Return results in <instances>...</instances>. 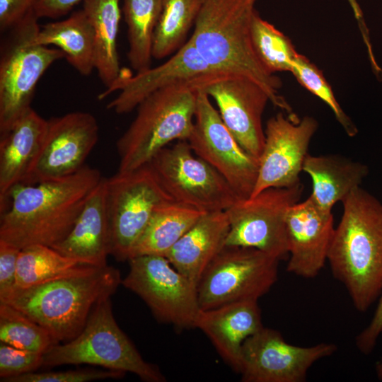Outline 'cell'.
<instances>
[{
  "instance_id": "12",
  "label": "cell",
  "mask_w": 382,
  "mask_h": 382,
  "mask_svg": "<svg viewBox=\"0 0 382 382\" xmlns=\"http://www.w3.org/2000/svg\"><path fill=\"white\" fill-rule=\"evenodd\" d=\"M303 185L270 187L241 199L226 210L229 230L225 246L258 249L279 260L288 256L286 218L289 208L300 201Z\"/></svg>"
},
{
  "instance_id": "24",
  "label": "cell",
  "mask_w": 382,
  "mask_h": 382,
  "mask_svg": "<svg viewBox=\"0 0 382 382\" xmlns=\"http://www.w3.org/2000/svg\"><path fill=\"white\" fill-rule=\"evenodd\" d=\"M303 171L312 180L310 197L327 211H332L337 202H342L354 190L360 187L369 174L366 165L338 154H308Z\"/></svg>"
},
{
  "instance_id": "1",
  "label": "cell",
  "mask_w": 382,
  "mask_h": 382,
  "mask_svg": "<svg viewBox=\"0 0 382 382\" xmlns=\"http://www.w3.org/2000/svg\"><path fill=\"white\" fill-rule=\"evenodd\" d=\"M103 176L85 165L77 172L35 184H20L0 209V240L19 249L62 241Z\"/></svg>"
},
{
  "instance_id": "32",
  "label": "cell",
  "mask_w": 382,
  "mask_h": 382,
  "mask_svg": "<svg viewBox=\"0 0 382 382\" xmlns=\"http://www.w3.org/2000/svg\"><path fill=\"white\" fill-rule=\"evenodd\" d=\"M0 342L45 354L57 344L50 332L12 306L0 303Z\"/></svg>"
},
{
  "instance_id": "5",
  "label": "cell",
  "mask_w": 382,
  "mask_h": 382,
  "mask_svg": "<svg viewBox=\"0 0 382 382\" xmlns=\"http://www.w3.org/2000/svg\"><path fill=\"white\" fill-rule=\"evenodd\" d=\"M197 90L196 84L172 85L139 104L134 119L116 142L118 171L148 164L171 142L187 140L194 127Z\"/></svg>"
},
{
  "instance_id": "8",
  "label": "cell",
  "mask_w": 382,
  "mask_h": 382,
  "mask_svg": "<svg viewBox=\"0 0 382 382\" xmlns=\"http://www.w3.org/2000/svg\"><path fill=\"white\" fill-rule=\"evenodd\" d=\"M105 182L110 255L118 261L129 260L155 210L174 200L149 163L129 171L117 170Z\"/></svg>"
},
{
  "instance_id": "17",
  "label": "cell",
  "mask_w": 382,
  "mask_h": 382,
  "mask_svg": "<svg viewBox=\"0 0 382 382\" xmlns=\"http://www.w3.org/2000/svg\"><path fill=\"white\" fill-rule=\"evenodd\" d=\"M225 76L215 71L187 40L168 60L159 66L132 75L122 69L110 88L98 95L103 100L115 91L117 96L107 104L117 114H126L155 91L179 83H192L198 88L207 81Z\"/></svg>"
},
{
  "instance_id": "2",
  "label": "cell",
  "mask_w": 382,
  "mask_h": 382,
  "mask_svg": "<svg viewBox=\"0 0 382 382\" xmlns=\"http://www.w3.org/2000/svg\"><path fill=\"white\" fill-rule=\"evenodd\" d=\"M342 203L328 262L354 308L364 313L382 288V202L360 186Z\"/></svg>"
},
{
  "instance_id": "28",
  "label": "cell",
  "mask_w": 382,
  "mask_h": 382,
  "mask_svg": "<svg viewBox=\"0 0 382 382\" xmlns=\"http://www.w3.org/2000/svg\"><path fill=\"white\" fill-rule=\"evenodd\" d=\"M162 7L163 0H123L129 42L127 57L137 73L151 67L154 35Z\"/></svg>"
},
{
  "instance_id": "11",
  "label": "cell",
  "mask_w": 382,
  "mask_h": 382,
  "mask_svg": "<svg viewBox=\"0 0 382 382\" xmlns=\"http://www.w3.org/2000/svg\"><path fill=\"white\" fill-rule=\"evenodd\" d=\"M121 284L139 296L154 316L179 328H195L201 311L197 284L162 255H144L129 260Z\"/></svg>"
},
{
  "instance_id": "41",
  "label": "cell",
  "mask_w": 382,
  "mask_h": 382,
  "mask_svg": "<svg viewBox=\"0 0 382 382\" xmlns=\"http://www.w3.org/2000/svg\"><path fill=\"white\" fill-rule=\"evenodd\" d=\"M376 372L378 378L382 381V361L377 363L376 366Z\"/></svg>"
},
{
  "instance_id": "33",
  "label": "cell",
  "mask_w": 382,
  "mask_h": 382,
  "mask_svg": "<svg viewBox=\"0 0 382 382\" xmlns=\"http://www.w3.org/2000/svg\"><path fill=\"white\" fill-rule=\"evenodd\" d=\"M291 73L302 86L331 109L348 136L354 137L357 134L356 126L342 109L322 71L315 64L298 53L292 62Z\"/></svg>"
},
{
  "instance_id": "16",
  "label": "cell",
  "mask_w": 382,
  "mask_h": 382,
  "mask_svg": "<svg viewBox=\"0 0 382 382\" xmlns=\"http://www.w3.org/2000/svg\"><path fill=\"white\" fill-rule=\"evenodd\" d=\"M318 123L315 118L278 112L265 129V143L258 158L257 181L250 196L270 187H291L300 182V173Z\"/></svg>"
},
{
  "instance_id": "4",
  "label": "cell",
  "mask_w": 382,
  "mask_h": 382,
  "mask_svg": "<svg viewBox=\"0 0 382 382\" xmlns=\"http://www.w3.org/2000/svg\"><path fill=\"white\" fill-rule=\"evenodd\" d=\"M120 271L109 265H86L81 270L25 288L14 289L8 304L37 323L57 342L76 337L96 304L111 297L121 284Z\"/></svg>"
},
{
  "instance_id": "6",
  "label": "cell",
  "mask_w": 382,
  "mask_h": 382,
  "mask_svg": "<svg viewBox=\"0 0 382 382\" xmlns=\"http://www.w3.org/2000/svg\"><path fill=\"white\" fill-rule=\"evenodd\" d=\"M110 298L96 304L76 337L53 345L44 354L42 367L86 364L132 373L146 382L166 381L158 367L143 359L117 325Z\"/></svg>"
},
{
  "instance_id": "39",
  "label": "cell",
  "mask_w": 382,
  "mask_h": 382,
  "mask_svg": "<svg viewBox=\"0 0 382 382\" xmlns=\"http://www.w3.org/2000/svg\"><path fill=\"white\" fill-rule=\"evenodd\" d=\"M82 0H37L34 11L40 18H55L68 13Z\"/></svg>"
},
{
  "instance_id": "26",
  "label": "cell",
  "mask_w": 382,
  "mask_h": 382,
  "mask_svg": "<svg viewBox=\"0 0 382 382\" xmlns=\"http://www.w3.org/2000/svg\"><path fill=\"white\" fill-rule=\"evenodd\" d=\"M94 34L95 69L106 86L111 87L120 77L117 40L121 18L120 0H82Z\"/></svg>"
},
{
  "instance_id": "15",
  "label": "cell",
  "mask_w": 382,
  "mask_h": 382,
  "mask_svg": "<svg viewBox=\"0 0 382 382\" xmlns=\"http://www.w3.org/2000/svg\"><path fill=\"white\" fill-rule=\"evenodd\" d=\"M99 127L91 113L75 111L47 120L41 147L21 184H35L71 175L98 141Z\"/></svg>"
},
{
  "instance_id": "22",
  "label": "cell",
  "mask_w": 382,
  "mask_h": 382,
  "mask_svg": "<svg viewBox=\"0 0 382 382\" xmlns=\"http://www.w3.org/2000/svg\"><path fill=\"white\" fill-rule=\"evenodd\" d=\"M47 120L32 108L0 137V209L21 184L43 141Z\"/></svg>"
},
{
  "instance_id": "27",
  "label": "cell",
  "mask_w": 382,
  "mask_h": 382,
  "mask_svg": "<svg viewBox=\"0 0 382 382\" xmlns=\"http://www.w3.org/2000/svg\"><path fill=\"white\" fill-rule=\"evenodd\" d=\"M204 214L175 201L161 205L135 243L129 259L144 255L165 256Z\"/></svg>"
},
{
  "instance_id": "13",
  "label": "cell",
  "mask_w": 382,
  "mask_h": 382,
  "mask_svg": "<svg viewBox=\"0 0 382 382\" xmlns=\"http://www.w3.org/2000/svg\"><path fill=\"white\" fill-rule=\"evenodd\" d=\"M187 141L193 152L214 168L241 199L250 197L257 178L258 159L243 149L210 98L199 88L194 127Z\"/></svg>"
},
{
  "instance_id": "36",
  "label": "cell",
  "mask_w": 382,
  "mask_h": 382,
  "mask_svg": "<svg viewBox=\"0 0 382 382\" xmlns=\"http://www.w3.org/2000/svg\"><path fill=\"white\" fill-rule=\"evenodd\" d=\"M21 249L0 240V300L16 287L17 262Z\"/></svg>"
},
{
  "instance_id": "19",
  "label": "cell",
  "mask_w": 382,
  "mask_h": 382,
  "mask_svg": "<svg viewBox=\"0 0 382 382\" xmlns=\"http://www.w3.org/2000/svg\"><path fill=\"white\" fill-rule=\"evenodd\" d=\"M288 272L311 279L328 262L335 226L332 211L320 207L309 196L292 205L286 218Z\"/></svg>"
},
{
  "instance_id": "37",
  "label": "cell",
  "mask_w": 382,
  "mask_h": 382,
  "mask_svg": "<svg viewBox=\"0 0 382 382\" xmlns=\"http://www.w3.org/2000/svg\"><path fill=\"white\" fill-rule=\"evenodd\" d=\"M382 334V288L378 299V304L369 324L355 338V345L360 352L365 355L371 354Z\"/></svg>"
},
{
  "instance_id": "30",
  "label": "cell",
  "mask_w": 382,
  "mask_h": 382,
  "mask_svg": "<svg viewBox=\"0 0 382 382\" xmlns=\"http://www.w3.org/2000/svg\"><path fill=\"white\" fill-rule=\"evenodd\" d=\"M202 0H163L153 40L152 54L163 59L179 50L194 27Z\"/></svg>"
},
{
  "instance_id": "9",
  "label": "cell",
  "mask_w": 382,
  "mask_h": 382,
  "mask_svg": "<svg viewBox=\"0 0 382 382\" xmlns=\"http://www.w3.org/2000/svg\"><path fill=\"white\" fill-rule=\"evenodd\" d=\"M149 164L178 203L209 213L226 211L241 199L214 168L193 152L187 140L162 149Z\"/></svg>"
},
{
  "instance_id": "25",
  "label": "cell",
  "mask_w": 382,
  "mask_h": 382,
  "mask_svg": "<svg viewBox=\"0 0 382 382\" xmlns=\"http://www.w3.org/2000/svg\"><path fill=\"white\" fill-rule=\"evenodd\" d=\"M34 42L45 46L54 45L81 75L88 76L95 69L93 30L83 9L72 13L65 20L44 25Z\"/></svg>"
},
{
  "instance_id": "35",
  "label": "cell",
  "mask_w": 382,
  "mask_h": 382,
  "mask_svg": "<svg viewBox=\"0 0 382 382\" xmlns=\"http://www.w3.org/2000/svg\"><path fill=\"white\" fill-rule=\"evenodd\" d=\"M125 373L115 370L76 369L62 371L30 372L4 382H87L120 378Z\"/></svg>"
},
{
  "instance_id": "34",
  "label": "cell",
  "mask_w": 382,
  "mask_h": 382,
  "mask_svg": "<svg viewBox=\"0 0 382 382\" xmlns=\"http://www.w3.org/2000/svg\"><path fill=\"white\" fill-rule=\"evenodd\" d=\"M44 354L0 343L1 381L34 372L43 366Z\"/></svg>"
},
{
  "instance_id": "23",
  "label": "cell",
  "mask_w": 382,
  "mask_h": 382,
  "mask_svg": "<svg viewBox=\"0 0 382 382\" xmlns=\"http://www.w3.org/2000/svg\"><path fill=\"white\" fill-rule=\"evenodd\" d=\"M228 230L226 211L206 213L164 257L197 284L207 267L224 248Z\"/></svg>"
},
{
  "instance_id": "20",
  "label": "cell",
  "mask_w": 382,
  "mask_h": 382,
  "mask_svg": "<svg viewBox=\"0 0 382 382\" xmlns=\"http://www.w3.org/2000/svg\"><path fill=\"white\" fill-rule=\"evenodd\" d=\"M264 326L257 301H235L201 310L195 328L210 340L224 361L239 373L244 341Z\"/></svg>"
},
{
  "instance_id": "40",
  "label": "cell",
  "mask_w": 382,
  "mask_h": 382,
  "mask_svg": "<svg viewBox=\"0 0 382 382\" xmlns=\"http://www.w3.org/2000/svg\"><path fill=\"white\" fill-rule=\"evenodd\" d=\"M349 3L352 9L354 12V16L358 22L359 26L360 28L363 39L367 47L371 46L369 37L368 35V30L366 26L364 23L362 11L357 1V0H347Z\"/></svg>"
},
{
  "instance_id": "18",
  "label": "cell",
  "mask_w": 382,
  "mask_h": 382,
  "mask_svg": "<svg viewBox=\"0 0 382 382\" xmlns=\"http://www.w3.org/2000/svg\"><path fill=\"white\" fill-rule=\"evenodd\" d=\"M198 88L214 99L228 130L245 151L258 159L265 143L262 117L270 102L264 89L248 78L233 75L212 79Z\"/></svg>"
},
{
  "instance_id": "29",
  "label": "cell",
  "mask_w": 382,
  "mask_h": 382,
  "mask_svg": "<svg viewBox=\"0 0 382 382\" xmlns=\"http://www.w3.org/2000/svg\"><path fill=\"white\" fill-rule=\"evenodd\" d=\"M87 265L64 256L52 247L35 244L20 251L16 287L25 288L81 270Z\"/></svg>"
},
{
  "instance_id": "14",
  "label": "cell",
  "mask_w": 382,
  "mask_h": 382,
  "mask_svg": "<svg viewBox=\"0 0 382 382\" xmlns=\"http://www.w3.org/2000/svg\"><path fill=\"white\" fill-rule=\"evenodd\" d=\"M337 349L327 342L291 345L279 331L263 327L243 343L239 374L243 382H303L313 364Z\"/></svg>"
},
{
  "instance_id": "21",
  "label": "cell",
  "mask_w": 382,
  "mask_h": 382,
  "mask_svg": "<svg viewBox=\"0 0 382 382\" xmlns=\"http://www.w3.org/2000/svg\"><path fill=\"white\" fill-rule=\"evenodd\" d=\"M52 248L87 265H107L110 232L105 178L103 177L91 193L67 236Z\"/></svg>"
},
{
  "instance_id": "38",
  "label": "cell",
  "mask_w": 382,
  "mask_h": 382,
  "mask_svg": "<svg viewBox=\"0 0 382 382\" xmlns=\"http://www.w3.org/2000/svg\"><path fill=\"white\" fill-rule=\"evenodd\" d=\"M37 0H0V28L10 30L34 8Z\"/></svg>"
},
{
  "instance_id": "7",
  "label": "cell",
  "mask_w": 382,
  "mask_h": 382,
  "mask_svg": "<svg viewBox=\"0 0 382 382\" xmlns=\"http://www.w3.org/2000/svg\"><path fill=\"white\" fill-rule=\"evenodd\" d=\"M33 8L10 29L0 60V134L31 108L36 85L46 70L64 57L58 48L35 43L40 27Z\"/></svg>"
},
{
  "instance_id": "3",
  "label": "cell",
  "mask_w": 382,
  "mask_h": 382,
  "mask_svg": "<svg viewBox=\"0 0 382 382\" xmlns=\"http://www.w3.org/2000/svg\"><path fill=\"white\" fill-rule=\"evenodd\" d=\"M257 0H202L188 39L217 72L239 76L257 83L272 105L287 115L294 112L279 94L281 80L257 57L250 25Z\"/></svg>"
},
{
  "instance_id": "10",
  "label": "cell",
  "mask_w": 382,
  "mask_h": 382,
  "mask_svg": "<svg viewBox=\"0 0 382 382\" xmlns=\"http://www.w3.org/2000/svg\"><path fill=\"white\" fill-rule=\"evenodd\" d=\"M279 261L254 248L224 246L197 284L200 308L258 301L277 282Z\"/></svg>"
},
{
  "instance_id": "31",
  "label": "cell",
  "mask_w": 382,
  "mask_h": 382,
  "mask_svg": "<svg viewBox=\"0 0 382 382\" xmlns=\"http://www.w3.org/2000/svg\"><path fill=\"white\" fill-rule=\"evenodd\" d=\"M250 38L257 57L269 72H291L298 52L290 39L262 18L257 11L251 21Z\"/></svg>"
}]
</instances>
